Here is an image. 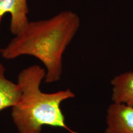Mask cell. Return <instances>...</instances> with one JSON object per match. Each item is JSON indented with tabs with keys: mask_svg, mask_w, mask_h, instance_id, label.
I'll return each instance as SVG.
<instances>
[{
	"mask_svg": "<svg viewBox=\"0 0 133 133\" xmlns=\"http://www.w3.org/2000/svg\"><path fill=\"white\" fill-rule=\"evenodd\" d=\"M46 70L38 65H32L20 71L17 83L22 90L19 104L12 108L11 118L19 133H41L44 126L60 128L70 133H78L66 125L61 104L75 97L70 89L52 93L41 91Z\"/></svg>",
	"mask_w": 133,
	"mask_h": 133,
	"instance_id": "7a4b0ae2",
	"label": "cell"
},
{
	"mask_svg": "<svg viewBox=\"0 0 133 133\" xmlns=\"http://www.w3.org/2000/svg\"><path fill=\"white\" fill-rule=\"evenodd\" d=\"M21 86L6 77V69L0 62V112L16 106L21 101Z\"/></svg>",
	"mask_w": 133,
	"mask_h": 133,
	"instance_id": "8992f818",
	"label": "cell"
},
{
	"mask_svg": "<svg viewBox=\"0 0 133 133\" xmlns=\"http://www.w3.org/2000/svg\"><path fill=\"white\" fill-rule=\"evenodd\" d=\"M110 83L112 103L133 108V71L118 75L112 78Z\"/></svg>",
	"mask_w": 133,
	"mask_h": 133,
	"instance_id": "5b68a950",
	"label": "cell"
},
{
	"mask_svg": "<svg viewBox=\"0 0 133 133\" xmlns=\"http://www.w3.org/2000/svg\"><path fill=\"white\" fill-rule=\"evenodd\" d=\"M27 0H0V18L10 16L9 30L14 35L19 33L29 22Z\"/></svg>",
	"mask_w": 133,
	"mask_h": 133,
	"instance_id": "277c9868",
	"label": "cell"
},
{
	"mask_svg": "<svg viewBox=\"0 0 133 133\" xmlns=\"http://www.w3.org/2000/svg\"><path fill=\"white\" fill-rule=\"evenodd\" d=\"M80 26L78 15L65 11L49 19L30 21L0 49L3 59L12 60L30 56L44 66V82L60 80L63 71V56Z\"/></svg>",
	"mask_w": 133,
	"mask_h": 133,
	"instance_id": "6da1fadb",
	"label": "cell"
},
{
	"mask_svg": "<svg viewBox=\"0 0 133 133\" xmlns=\"http://www.w3.org/2000/svg\"><path fill=\"white\" fill-rule=\"evenodd\" d=\"M105 133H133V108L112 103L106 113Z\"/></svg>",
	"mask_w": 133,
	"mask_h": 133,
	"instance_id": "3957f363",
	"label": "cell"
}]
</instances>
